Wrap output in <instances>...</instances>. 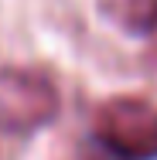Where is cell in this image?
I'll return each instance as SVG.
<instances>
[{
  "mask_svg": "<svg viewBox=\"0 0 157 160\" xmlns=\"http://www.w3.org/2000/svg\"><path fill=\"white\" fill-rule=\"evenodd\" d=\"M62 112L58 85L41 68H0V129L34 133Z\"/></svg>",
  "mask_w": 157,
  "mask_h": 160,
  "instance_id": "7a4b0ae2",
  "label": "cell"
},
{
  "mask_svg": "<svg viewBox=\"0 0 157 160\" xmlns=\"http://www.w3.org/2000/svg\"><path fill=\"white\" fill-rule=\"evenodd\" d=\"M96 140L120 160H157V106L137 96H116L92 116Z\"/></svg>",
  "mask_w": 157,
  "mask_h": 160,
  "instance_id": "6da1fadb",
  "label": "cell"
},
{
  "mask_svg": "<svg viewBox=\"0 0 157 160\" xmlns=\"http://www.w3.org/2000/svg\"><path fill=\"white\" fill-rule=\"evenodd\" d=\"M116 17L126 31L150 34V31H157V0H120Z\"/></svg>",
  "mask_w": 157,
  "mask_h": 160,
  "instance_id": "3957f363",
  "label": "cell"
}]
</instances>
